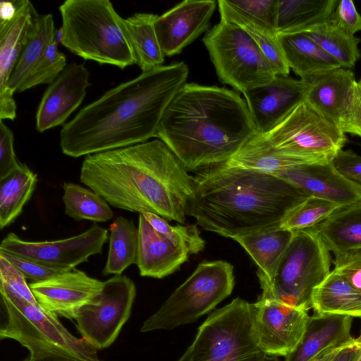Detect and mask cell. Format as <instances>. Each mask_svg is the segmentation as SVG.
I'll use <instances>...</instances> for the list:
<instances>
[{
	"instance_id": "6da1fadb",
	"label": "cell",
	"mask_w": 361,
	"mask_h": 361,
	"mask_svg": "<svg viewBox=\"0 0 361 361\" xmlns=\"http://www.w3.org/2000/svg\"><path fill=\"white\" fill-rule=\"evenodd\" d=\"M188 73L184 62L163 65L106 91L62 126V152L78 158L156 137L166 109Z\"/></svg>"
},
{
	"instance_id": "7a4b0ae2",
	"label": "cell",
	"mask_w": 361,
	"mask_h": 361,
	"mask_svg": "<svg viewBox=\"0 0 361 361\" xmlns=\"http://www.w3.org/2000/svg\"><path fill=\"white\" fill-rule=\"evenodd\" d=\"M80 180L109 205L183 224L195 177L161 140L85 157Z\"/></svg>"
},
{
	"instance_id": "3957f363",
	"label": "cell",
	"mask_w": 361,
	"mask_h": 361,
	"mask_svg": "<svg viewBox=\"0 0 361 361\" xmlns=\"http://www.w3.org/2000/svg\"><path fill=\"white\" fill-rule=\"evenodd\" d=\"M257 133L238 92L191 82L168 106L156 137L189 171L226 163Z\"/></svg>"
},
{
	"instance_id": "277c9868",
	"label": "cell",
	"mask_w": 361,
	"mask_h": 361,
	"mask_svg": "<svg viewBox=\"0 0 361 361\" xmlns=\"http://www.w3.org/2000/svg\"><path fill=\"white\" fill-rule=\"evenodd\" d=\"M187 215L204 230L233 238L280 227L309 196L275 175L225 164L197 173Z\"/></svg>"
},
{
	"instance_id": "5b68a950",
	"label": "cell",
	"mask_w": 361,
	"mask_h": 361,
	"mask_svg": "<svg viewBox=\"0 0 361 361\" xmlns=\"http://www.w3.org/2000/svg\"><path fill=\"white\" fill-rule=\"evenodd\" d=\"M59 9L62 25L56 39L71 52L121 69L135 63L110 1L66 0Z\"/></svg>"
},
{
	"instance_id": "8992f818",
	"label": "cell",
	"mask_w": 361,
	"mask_h": 361,
	"mask_svg": "<svg viewBox=\"0 0 361 361\" xmlns=\"http://www.w3.org/2000/svg\"><path fill=\"white\" fill-rule=\"evenodd\" d=\"M346 140L340 127L305 99L272 129L257 133L244 145L317 163L331 161Z\"/></svg>"
},
{
	"instance_id": "52a82bcc",
	"label": "cell",
	"mask_w": 361,
	"mask_h": 361,
	"mask_svg": "<svg viewBox=\"0 0 361 361\" xmlns=\"http://www.w3.org/2000/svg\"><path fill=\"white\" fill-rule=\"evenodd\" d=\"M6 322L0 328L1 339L18 341L30 357L58 355L87 361H98L97 349L84 338L72 335L57 316L0 286Z\"/></svg>"
},
{
	"instance_id": "ba28073f",
	"label": "cell",
	"mask_w": 361,
	"mask_h": 361,
	"mask_svg": "<svg viewBox=\"0 0 361 361\" xmlns=\"http://www.w3.org/2000/svg\"><path fill=\"white\" fill-rule=\"evenodd\" d=\"M293 232L271 281H259L261 295L308 311L313 290L331 271V258L314 228Z\"/></svg>"
},
{
	"instance_id": "9c48e42d",
	"label": "cell",
	"mask_w": 361,
	"mask_h": 361,
	"mask_svg": "<svg viewBox=\"0 0 361 361\" xmlns=\"http://www.w3.org/2000/svg\"><path fill=\"white\" fill-rule=\"evenodd\" d=\"M233 267L223 260L203 262L142 324V333L171 330L196 322L233 291Z\"/></svg>"
},
{
	"instance_id": "30bf717a",
	"label": "cell",
	"mask_w": 361,
	"mask_h": 361,
	"mask_svg": "<svg viewBox=\"0 0 361 361\" xmlns=\"http://www.w3.org/2000/svg\"><path fill=\"white\" fill-rule=\"evenodd\" d=\"M252 331L250 303L240 298L212 312L176 361H268Z\"/></svg>"
},
{
	"instance_id": "8fae6325",
	"label": "cell",
	"mask_w": 361,
	"mask_h": 361,
	"mask_svg": "<svg viewBox=\"0 0 361 361\" xmlns=\"http://www.w3.org/2000/svg\"><path fill=\"white\" fill-rule=\"evenodd\" d=\"M222 83L244 93L276 76L254 39L238 25L220 20L203 37Z\"/></svg>"
},
{
	"instance_id": "7c38bea8",
	"label": "cell",
	"mask_w": 361,
	"mask_h": 361,
	"mask_svg": "<svg viewBox=\"0 0 361 361\" xmlns=\"http://www.w3.org/2000/svg\"><path fill=\"white\" fill-rule=\"evenodd\" d=\"M135 296V285L127 276L114 275L104 281L75 318L82 338L97 350L110 346L130 317Z\"/></svg>"
},
{
	"instance_id": "4fadbf2b",
	"label": "cell",
	"mask_w": 361,
	"mask_h": 361,
	"mask_svg": "<svg viewBox=\"0 0 361 361\" xmlns=\"http://www.w3.org/2000/svg\"><path fill=\"white\" fill-rule=\"evenodd\" d=\"M109 231L93 224L85 232L56 240L26 241L9 233L0 244V251L19 255L63 271H71L95 255L102 253Z\"/></svg>"
},
{
	"instance_id": "5bb4252c",
	"label": "cell",
	"mask_w": 361,
	"mask_h": 361,
	"mask_svg": "<svg viewBox=\"0 0 361 361\" xmlns=\"http://www.w3.org/2000/svg\"><path fill=\"white\" fill-rule=\"evenodd\" d=\"M308 311L260 295L250 303L254 339L268 356H287L297 347L306 330Z\"/></svg>"
},
{
	"instance_id": "9a60e30c",
	"label": "cell",
	"mask_w": 361,
	"mask_h": 361,
	"mask_svg": "<svg viewBox=\"0 0 361 361\" xmlns=\"http://www.w3.org/2000/svg\"><path fill=\"white\" fill-rule=\"evenodd\" d=\"M309 87L304 80L276 75L271 82L243 93L257 132L272 129L305 99Z\"/></svg>"
},
{
	"instance_id": "2e32d148",
	"label": "cell",
	"mask_w": 361,
	"mask_h": 361,
	"mask_svg": "<svg viewBox=\"0 0 361 361\" xmlns=\"http://www.w3.org/2000/svg\"><path fill=\"white\" fill-rule=\"evenodd\" d=\"M103 283L75 269L42 281L30 282L29 286L44 310L73 319L78 310L101 290Z\"/></svg>"
},
{
	"instance_id": "e0dca14e",
	"label": "cell",
	"mask_w": 361,
	"mask_h": 361,
	"mask_svg": "<svg viewBox=\"0 0 361 361\" xmlns=\"http://www.w3.org/2000/svg\"><path fill=\"white\" fill-rule=\"evenodd\" d=\"M90 73L83 63L71 62L44 92L36 112V129L43 133L64 125L84 100L91 85Z\"/></svg>"
},
{
	"instance_id": "ac0fdd59",
	"label": "cell",
	"mask_w": 361,
	"mask_h": 361,
	"mask_svg": "<svg viewBox=\"0 0 361 361\" xmlns=\"http://www.w3.org/2000/svg\"><path fill=\"white\" fill-rule=\"evenodd\" d=\"M216 6L213 0H186L158 16L154 27L164 55L179 54L205 32Z\"/></svg>"
},
{
	"instance_id": "d6986e66",
	"label": "cell",
	"mask_w": 361,
	"mask_h": 361,
	"mask_svg": "<svg viewBox=\"0 0 361 361\" xmlns=\"http://www.w3.org/2000/svg\"><path fill=\"white\" fill-rule=\"evenodd\" d=\"M39 13L27 0H16L15 16L0 22V120H14L17 106L8 82Z\"/></svg>"
},
{
	"instance_id": "ffe728a7",
	"label": "cell",
	"mask_w": 361,
	"mask_h": 361,
	"mask_svg": "<svg viewBox=\"0 0 361 361\" xmlns=\"http://www.w3.org/2000/svg\"><path fill=\"white\" fill-rule=\"evenodd\" d=\"M308 196L340 205L361 201V184L341 174L331 161L295 166L275 174Z\"/></svg>"
},
{
	"instance_id": "44dd1931",
	"label": "cell",
	"mask_w": 361,
	"mask_h": 361,
	"mask_svg": "<svg viewBox=\"0 0 361 361\" xmlns=\"http://www.w3.org/2000/svg\"><path fill=\"white\" fill-rule=\"evenodd\" d=\"M136 265L141 276L162 279L175 272L191 253L156 231L140 213Z\"/></svg>"
},
{
	"instance_id": "7402d4cb",
	"label": "cell",
	"mask_w": 361,
	"mask_h": 361,
	"mask_svg": "<svg viewBox=\"0 0 361 361\" xmlns=\"http://www.w3.org/2000/svg\"><path fill=\"white\" fill-rule=\"evenodd\" d=\"M305 81L310 85L305 99L341 128L357 82L353 72L339 68Z\"/></svg>"
},
{
	"instance_id": "603a6c76",
	"label": "cell",
	"mask_w": 361,
	"mask_h": 361,
	"mask_svg": "<svg viewBox=\"0 0 361 361\" xmlns=\"http://www.w3.org/2000/svg\"><path fill=\"white\" fill-rule=\"evenodd\" d=\"M353 317L314 313L308 319L306 330L295 350L285 361H312L326 349L354 343L350 334Z\"/></svg>"
},
{
	"instance_id": "cb8c5ba5",
	"label": "cell",
	"mask_w": 361,
	"mask_h": 361,
	"mask_svg": "<svg viewBox=\"0 0 361 361\" xmlns=\"http://www.w3.org/2000/svg\"><path fill=\"white\" fill-rule=\"evenodd\" d=\"M293 232L281 227L266 229L232 239L238 242L258 267L259 281L269 282L288 247Z\"/></svg>"
},
{
	"instance_id": "d4e9b609",
	"label": "cell",
	"mask_w": 361,
	"mask_h": 361,
	"mask_svg": "<svg viewBox=\"0 0 361 361\" xmlns=\"http://www.w3.org/2000/svg\"><path fill=\"white\" fill-rule=\"evenodd\" d=\"M287 63L307 80L342 66L312 39L301 32L278 35Z\"/></svg>"
},
{
	"instance_id": "484cf974",
	"label": "cell",
	"mask_w": 361,
	"mask_h": 361,
	"mask_svg": "<svg viewBox=\"0 0 361 361\" xmlns=\"http://www.w3.org/2000/svg\"><path fill=\"white\" fill-rule=\"evenodd\" d=\"M157 15L136 13L126 18L121 16L118 23L132 50L135 63L142 72L163 66L164 55L161 49L154 23Z\"/></svg>"
},
{
	"instance_id": "4316f807",
	"label": "cell",
	"mask_w": 361,
	"mask_h": 361,
	"mask_svg": "<svg viewBox=\"0 0 361 361\" xmlns=\"http://www.w3.org/2000/svg\"><path fill=\"white\" fill-rule=\"evenodd\" d=\"M314 228L334 255L361 248V201L339 207Z\"/></svg>"
},
{
	"instance_id": "83f0119b",
	"label": "cell",
	"mask_w": 361,
	"mask_h": 361,
	"mask_svg": "<svg viewBox=\"0 0 361 361\" xmlns=\"http://www.w3.org/2000/svg\"><path fill=\"white\" fill-rule=\"evenodd\" d=\"M312 308L317 314L361 318V293L333 270L313 290Z\"/></svg>"
},
{
	"instance_id": "f1b7e54d",
	"label": "cell",
	"mask_w": 361,
	"mask_h": 361,
	"mask_svg": "<svg viewBox=\"0 0 361 361\" xmlns=\"http://www.w3.org/2000/svg\"><path fill=\"white\" fill-rule=\"evenodd\" d=\"M57 31L51 14L37 16L8 82V87L13 94L28 77L48 45L56 39Z\"/></svg>"
},
{
	"instance_id": "f546056e",
	"label": "cell",
	"mask_w": 361,
	"mask_h": 361,
	"mask_svg": "<svg viewBox=\"0 0 361 361\" xmlns=\"http://www.w3.org/2000/svg\"><path fill=\"white\" fill-rule=\"evenodd\" d=\"M338 3V0H279L276 32H299L325 21Z\"/></svg>"
},
{
	"instance_id": "4dcf8cb0",
	"label": "cell",
	"mask_w": 361,
	"mask_h": 361,
	"mask_svg": "<svg viewBox=\"0 0 361 361\" xmlns=\"http://www.w3.org/2000/svg\"><path fill=\"white\" fill-rule=\"evenodd\" d=\"M221 20L233 23L242 27L257 43L270 63L276 75L288 76L290 68L285 58L278 34L240 15L226 2L217 1Z\"/></svg>"
},
{
	"instance_id": "1f68e13d",
	"label": "cell",
	"mask_w": 361,
	"mask_h": 361,
	"mask_svg": "<svg viewBox=\"0 0 361 361\" xmlns=\"http://www.w3.org/2000/svg\"><path fill=\"white\" fill-rule=\"evenodd\" d=\"M37 175L25 164L0 180V228L12 224L22 213L37 183Z\"/></svg>"
},
{
	"instance_id": "d6a6232c",
	"label": "cell",
	"mask_w": 361,
	"mask_h": 361,
	"mask_svg": "<svg viewBox=\"0 0 361 361\" xmlns=\"http://www.w3.org/2000/svg\"><path fill=\"white\" fill-rule=\"evenodd\" d=\"M109 249L104 276L121 275L129 266L136 264L138 229L132 220L119 216L109 226Z\"/></svg>"
},
{
	"instance_id": "836d02e7",
	"label": "cell",
	"mask_w": 361,
	"mask_h": 361,
	"mask_svg": "<svg viewBox=\"0 0 361 361\" xmlns=\"http://www.w3.org/2000/svg\"><path fill=\"white\" fill-rule=\"evenodd\" d=\"M299 32L312 39L342 68H353L361 57L358 49L360 39L348 35L328 19Z\"/></svg>"
},
{
	"instance_id": "e575fe53",
	"label": "cell",
	"mask_w": 361,
	"mask_h": 361,
	"mask_svg": "<svg viewBox=\"0 0 361 361\" xmlns=\"http://www.w3.org/2000/svg\"><path fill=\"white\" fill-rule=\"evenodd\" d=\"M62 197L65 213L79 221L90 220L105 222L114 217V212L109 203L91 189L73 183H63Z\"/></svg>"
},
{
	"instance_id": "d590c367",
	"label": "cell",
	"mask_w": 361,
	"mask_h": 361,
	"mask_svg": "<svg viewBox=\"0 0 361 361\" xmlns=\"http://www.w3.org/2000/svg\"><path fill=\"white\" fill-rule=\"evenodd\" d=\"M341 206L328 200L309 196L288 212L280 227L291 231L314 228Z\"/></svg>"
},
{
	"instance_id": "8d00e7d4",
	"label": "cell",
	"mask_w": 361,
	"mask_h": 361,
	"mask_svg": "<svg viewBox=\"0 0 361 361\" xmlns=\"http://www.w3.org/2000/svg\"><path fill=\"white\" fill-rule=\"evenodd\" d=\"M59 42L54 39L47 47L28 77L17 92L39 85H50L67 66L66 55L59 49Z\"/></svg>"
},
{
	"instance_id": "74e56055",
	"label": "cell",
	"mask_w": 361,
	"mask_h": 361,
	"mask_svg": "<svg viewBox=\"0 0 361 361\" xmlns=\"http://www.w3.org/2000/svg\"><path fill=\"white\" fill-rule=\"evenodd\" d=\"M141 214L156 231L187 249L191 255L197 254L204 250L205 241L201 237L197 224L171 226L165 219L154 213Z\"/></svg>"
},
{
	"instance_id": "f35d334b",
	"label": "cell",
	"mask_w": 361,
	"mask_h": 361,
	"mask_svg": "<svg viewBox=\"0 0 361 361\" xmlns=\"http://www.w3.org/2000/svg\"><path fill=\"white\" fill-rule=\"evenodd\" d=\"M279 0H226L236 12L252 22L276 32Z\"/></svg>"
},
{
	"instance_id": "ab89813d",
	"label": "cell",
	"mask_w": 361,
	"mask_h": 361,
	"mask_svg": "<svg viewBox=\"0 0 361 361\" xmlns=\"http://www.w3.org/2000/svg\"><path fill=\"white\" fill-rule=\"evenodd\" d=\"M0 286L33 305L38 302L23 273L0 255Z\"/></svg>"
},
{
	"instance_id": "60d3db41",
	"label": "cell",
	"mask_w": 361,
	"mask_h": 361,
	"mask_svg": "<svg viewBox=\"0 0 361 361\" xmlns=\"http://www.w3.org/2000/svg\"><path fill=\"white\" fill-rule=\"evenodd\" d=\"M333 262L334 271L341 275L361 293V248L337 254Z\"/></svg>"
},
{
	"instance_id": "b9f144b4",
	"label": "cell",
	"mask_w": 361,
	"mask_h": 361,
	"mask_svg": "<svg viewBox=\"0 0 361 361\" xmlns=\"http://www.w3.org/2000/svg\"><path fill=\"white\" fill-rule=\"evenodd\" d=\"M0 255L12 263L23 273L26 279H29L32 282L42 281L64 272L36 261L6 252L0 251Z\"/></svg>"
},
{
	"instance_id": "7bdbcfd3",
	"label": "cell",
	"mask_w": 361,
	"mask_h": 361,
	"mask_svg": "<svg viewBox=\"0 0 361 361\" xmlns=\"http://www.w3.org/2000/svg\"><path fill=\"white\" fill-rule=\"evenodd\" d=\"M328 20L350 36L361 30V16L351 0L338 1Z\"/></svg>"
},
{
	"instance_id": "ee69618b",
	"label": "cell",
	"mask_w": 361,
	"mask_h": 361,
	"mask_svg": "<svg viewBox=\"0 0 361 361\" xmlns=\"http://www.w3.org/2000/svg\"><path fill=\"white\" fill-rule=\"evenodd\" d=\"M12 130L0 121V180L4 179L20 166L13 147Z\"/></svg>"
},
{
	"instance_id": "f6af8a7d",
	"label": "cell",
	"mask_w": 361,
	"mask_h": 361,
	"mask_svg": "<svg viewBox=\"0 0 361 361\" xmlns=\"http://www.w3.org/2000/svg\"><path fill=\"white\" fill-rule=\"evenodd\" d=\"M331 163L343 176L361 184V156L342 149L335 154Z\"/></svg>"
},
{
	"instance_id": "bcb514c9",
	"label": "cell",
	"mask_w": 361,
	"mask_h": 361,
	"mask_svg": "<svg viewBox=\"0 0 361 361\" xmlns=\"http://www.w3.org/2000/svg\"><path fill=\"white\" fill-rule=\"evenodd\" d=\"M341 128L345 133L361 137V80L355 83L353 95Z\"/></svg>"
},
{
	"instance_id": "7dc6e473",
	"label": "cell",
	"mask_w": 361,
	"mask_h": 361,
	"mask_svg": "<svg viewBox=\"0 0 361 361\" xmlns=\"http://www.w3.org/2000/svg\"><path fill=\"white\" fill-rule=\"evenodd\" d=\"M361 351V346L357 339L356 341L343 348L332 361H357Z\"/></svg>"
},
{
	"instance_id": "c3c4849f",
	"label": "cell",
	"mask_w": 361,
	"mask_h": 361,
	"mask_svg": "<svg viewBox=\"0 0 361 361\" xmlns=\"http://www.w3.org/2000/svg\"><path fill=\"white\" fill-rule=\"evenodd\" d=\"M16 12V0L1 1L0 3V22L10 20Z\"/></svg>"
},
{
	"instance_id": "681fc988",
	"label": "cell",
	"mask_w": 361,
	"mask_h": 361,
	"mask_svg": "<svg viewBox=\"0 0 361 361\" xmlns=\"http://www.w3.org/2000/svg\"><path fill=\"white\" fill-rule=\"evenodd\" d=\"M354 343L329 348L319 354L312 361H332L343 348Z\"/></svg>"
},
{
	"instance_id": "f907efd6",
	"label": "cell",
	"mask_w": 361,
	"mask_h": 361,
	"mask_svg": "<svg viewBox=\"0 0 361 361\" xmlns=\"http://www.w3.org/2000/svg\"><path fill=\"white\" fill-rule=\"evenodd\" d=\"M25 361H87L71 357L58 355H44L36 357H29ZM100 361V360H98Z\"/></svg>"
},
{
	"instance_id": "816d5d0a",
	"label": "cell",
	"mask_w": 361,
	"mask_h": 361,
	"mask_svg": "<svg viewBox=\"0 0 361 361\" xmlns=\"http://www.w3.org/2000/svg\"><path fill=\"white\" fill-rule=\"evenodd\" d=\"M268 361H279L278 357L269 356V359Z\"/></svg>"
},
{
	"instance_id": "f5cc1de1",
	"label": "cell",
	"mask_w": 361,
	"mask_h": 361,
	"mask_svg": "<svg viewBox=\"0 0 361 361\" xmlns=\"http://www.w3.org/2000/svg\"><path fill=\"white\" fill-rule=\"evenodd\" d=\"M357 361H361V351H360V353L359 354V356H358V357L357 359Z\"/></svg>"
},
{
	"instance_id": "db71d44e",
	"label": "cell",
	"mask_w": 361,
	"mask_h": 361,
	"mask_svg": "<svg viewBox=\"0 0 361 361\" xmlns=\"http://www.w3.org/2000/svg\"><path fill=\"white\" fill-rule=\"evenodd\" d=\"M357 341L360 343V346H361V334H360V336L358 338H357Z\"/></svg>"
}]
</instances>
